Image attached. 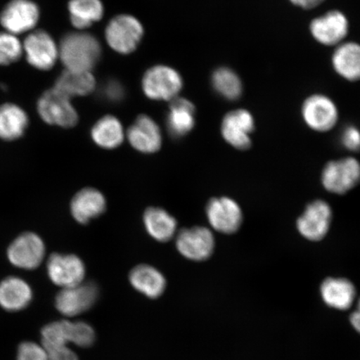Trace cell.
I'll return each mask as SVG.
<instances>
[{"instance_id":"obj_1","label":"cell","mask_w":360,"mask_h":360,"mask_svg":"<svg viewBox=\"0 0 360 360\" xmlns=\"http://www.w3.org/2000/svg\"><path fill=\"white\" fill-rule=\"evenodd\" d=\"M101 45L91 34L70 33L62 39L58 56L66 70L89 72L100 60Z\"/></svg>"},{"instance_id":"obj_2","label":"cell","mask_w":360,"mask_h":360,"mask_svg":"<svg viewBox=\"0 0 360 360\" xmlns=\"http://www.w3.org/2000/svg\"><path fill=\"white\" fill-rule=\"evenodd\" d=\"M37 110L40 118L49 124L72 128L78 123V114L70 98L55 88L47 90L39 98Z\"/></svg>"},{"instance_id":"obj_3","label":"cell","mask_w":360,"mask_h":360,"mask_svg":"<svg viewBox=\"0 0 360 360\" xmlns=\"http://www.w3.org/2000/svg\"><path fill=\"white\" fill-rule=\"evenodd\" d=\"M323 186L328 192L345 195L360 183V163L353 157L328 162L321 174Z\"/></svg>"},{"instance_id":"obj_4","label":"cell","mask_w":360,"mask_h":360,"mask_svg":"<svg viewBox=\"0 0 360 360\" xmlns=\"http://www.w3.org/2000/svg\"><path fill=\"white\" fill-rule=\"evenodd\" d=\"M39 8L31 0H11L0 13V25L15 35L32 32L39 20Z\"/></svg>"},{"instance_id":"obj_5","label":"cell","mask_w":360,"mask_h":360,"mask_svg":"<svg viewBox=\"0 0 360 360\" xmlns=\"http://www.w3.org/2000/svg\"><path fill=\"white\" fill-rule=\"evenodd\" d=\"M332 218L330 205L321 200H315L306 207L303 214L297 219V229L306 240L321 241L330 231Z\"/></svg>"},{"instance_id":"obj_6","label":"cell","mask_w":360,"mask_h":360,"mask_svg":"<svg viewBox=\"0 0 360 360\" xmlns=\"http://www.w3.org/2000/svg\"><path fill=\"white\" fill-rule=\"evenodd\" d=\"M182 79L176 71L165 66H156L146 72L143 89L148 98L169 101L176 98L182 88Z\"/></svg>"},{"instance_id":"obj_7","label":"cell","mask_w":360,"mask_h":360,"mask_svg":"<svg viewBox=\"0 0 360 360\" xmlns=\"http://www.w3.org/2000/svg\"><path fill=\"white\" fill-rule=\"evenodd\" d=\"M22 49L27 61L35 69L46 71L55 66L58 49L55 40L45 31L30 32L22 44Z\"/></svg>"},{"instance_id":"obj_8","label":"cell","mask_w":360,"mask_h":360,"mask_svg":"<svg viewBox=\"0 0 360 360\" xmlns=\"http://www.w3.org/2000/svg\"><path fill=\"white\" fill-rule=\"evenodd\" d=\"M206 215L216 231L232 235L243 223V212L236 200L229 197L214 198L206 206Z\"/></svg>"},{"instance_id":"obj_9","label":"cell","mask_w":360,"mask_h":360,"mask_svg":"<svg viewBox=\"0 0 360 360\" xmlns=\"http://www.w3.org/2000/svg\"><path fill=\"white\" fill-rule=\"evenodd\" d=\"M301 112L305 124L317 132L328 131L339 119L335 103L323 94H313L306 98Z\"/></svg>"},{"instance_id":"obj_10","label":"cell","mask_w":360,"mask_h":360,"mask_svg":"<svg viewBox=\"0 0 360 360\" xmlns=\"http://www.w3.org/2000/svg\"><path fill=\"white\" fill-rule=\"evenodd\" d=\"M143 35L139 22L132 16L120 15L112 19L106 29L108 43L117 52L129 53L137 48Z\"/></svg>"},{"instance_id":"obj_11","label":"cell","mask_w":360,"mask_h":360,"mask_svg":"<svg viewBox=\"0 0 360 360\" xmlns=\"http://www.w3.org/2000/svg\"><path fill=\"white\" fill-rule=\"evenodd\" d=\"M45 255L41 238L34 233H25L16 238L8 249V258L15 267L32 270L38 268Z\"/></svg>"},{"instance_id":"obj_12","label":"cell","mask_w":360,"mask_h":360,"mask_svg":"<svg viewBox=\"0 0 360 360\" xmlns=\"http://www.w3.org/2000/svg\"><path fill=\"white\" fill-rule=\"evenodd\" d=\"M215 246L212 232L205 227L184 229L176 238V248L184 257L205 261L213 255Z\"/></svg>"},{"instance_id":"obj_13","label":"cell","mask_w":360,"mask_h":360,"mask_svg":"<svg viewBox=\"0 0 360 360\" xmlns=\"http://www.w3.org/2000/svg\"><path fill=\"white\" fill-rule=\"evenodd\" d=\"M47 271L55 285L66 289L83 283L86 269L77 255L53 254L48 260Z\"/></svg>"},{"instance_id":"obj_14","label":"cell","mask_w":360,"mask_h":360,"mask_svg":"<svg viewBox=\"0 0 360 360\" xmlns=\"http://www.w3.org/2000/svg\"><path fill=\"white\" fill-rule=\"evenodd\" d=\"M98 286L94 282L63 289L56 296V306L66 316H75L87 311L96 302Z\"/></svg>"},{"instance_id":"obj_15","label":"cell","mask_w":360,"mask_h":360,"mask_svg":"<svg viewBox=\"0 0 360 360\" xmlns=\"http://www.w3.org/2000/svg\"><path fill=\"white\" fill-rule=\"evenodd\" d=\"M255 119L250 111L237 110L225 115L221 133L224 141L240 150H246L252 145L250 134L255 130Z\"/></svg>"},{"instance_id":"obj_16","label":"cell","mask_w":360,"mask_h":360,"mask_svg":"<svg viewBox=\"0 0 360 360\" xmlns=\"http://www.w3.org/2000/svg\"><path fill=\"white\" fill-rule=\"evenodd\" d=\"M349 21L343 13L332 11L310 22L309 30L314 39L327 46L339 45L349 33Z\"/></svg>"},{"instance_id":"obj_17","label":"cell","mask_w":360,"mask_h":360,"mask_svg":"<svg viewBox=\"0 0 360 360\" xmlns=\"http://www.w3.org/2000/svg\"><path fill=\"white\" fill-rule=\"evenodd\" d=\"M106 200L101 191L94 188L80 191L71 201V214L76 221L87 224L105 212Z\"/></svg>"},{"instance_id":"obj_18","label":"cell","mask_w":360,"mask_h":360,"mask_svg":"<svg viewBox=\"0 0 360 360\" xmlns=\"http://www.w3.org/2000/svg\"><path fill=\"white\" fill-rule=\"evenodd\" d=\"M128 139L135 150L153 154L160 150L162 137L159 126L150 117L139 116L128 130Z\"/></svg>"},{"instance_id":"obj_19","label":"cell","mask_w":360,"mask_h":360,"mask_svg":"<svg viewBox=\"0 0 360 360\" xmlns=\"http://www.w3.org/2000/svg\"><path fill=\"white\" fill-rule=\"evenodd\" d=\"M323 302L330 308L347 310L353 305L356 297L354 283L345 278H327L321 286Z\"/></svg>"},{"instance_id":"obj_20","label":"cell","mask_w":360,"mask_h":360,"mask_svg":"<svg viewBox=\"0 0 360 360\" xmlns=\"http://www.w3.org/2000/svg\"><path fill=\"white\" fill-rule=\"evenodd\" d=\"M33 299L29 283L18 277H8L0 283V306L8 312L28 307Z\"/></svg>"},{"instance_id":"obj_21","label":"cell","mask_w":360,"mask_h":360,"mask_svg":"<svg viewBox=\"0 0 360 360\" xmlns=\"http://www.w3.org/2000/svg\"><path fill=\"white\" fill-rule=\"evenodd\" d=\"M129 281L135 290L150 299L159 298L166 289L163 274L147 264L134 267L129 274Z\"/></svg>"},{"instance_id":"obj_22","label":"cell","mask_w":360,"mask_h":360,"mask_svg":"<svg viewBox=\"0 0 360 360\" xmlns=\"http://www.w3.org/2000/svg\"><path fill=\"white\" fill-rule=\"evenodd\" d=\"M30 119L27 112L15 103H6L0 106V139L13 141L25 134Z\"/></svg>"},{"instance_id":"obj_23","label":"cell","mask_w":360,"mask_h":360,"mask_svg":"<svg viewBox=\"0 0 360 360\" xmlns=\"http://www.w3.org/2000/svg\"><path fill=\"white\" fill-rule=\"evenodd\" d=\"M336 73L346 80H360V44L354 42L338 45L332 57Z\"/></svg>"},{"instance_id":"obj_24","label":"cell","mask_w":360,"mask_h":360,"mask_svg":"<svg viewBox=\"0 0 360 360\" xmlns=\"http://www.w3.org/2000/svg\"><path fill=\"white\" fill-rule=\"evenodd\" d=\"M166 120L169 134L174 139L184 136L195 126V106L184 98H174Z\"/></svg>"},{"instance_id":"obj_25","label":"cell","mask_w":360,"mask_h":360,"mask_svg":"<svg viewBox=\"0 0 360 360\" xmlns=\"http://www.w3.org/2000/svg\"><path fill=\"white\" fill-rule=\"evenodd\" d=\"M143 224L148 235L155 240L168 242L174 236L177 221L167 211L150 207L143 214Z\"/></svg>"},{"instance_id":"obj_26","label":"cell","mask_w":360,"mask_h":360,"mask_svg":"<svg viewBox=\"0 0 360 360\" xmlns=\"http://www.w3.org/2000/svg\"><path fill=\"white\" fill-rule=\"evenodd\" d=\"M96 87V79L89 72L65 70L58 76L55 89L68 98L84 96L91 93Z\"/></svg>"},{"instance_id":"obj_27","label":"cell","mask_w":360,"mask_h":360,"mask_svg":"<svg viewBox=\"0 0 360 360\" xmlns=\"http://www.w3.org/2000/svg\"><path fill=\"white\" fill-rule=\"evenodd\" d=\"M91 136L96 145L111 150L123 143V127L115 117H103L94 126Z\"/></svg>"},{"instance_id":"obj_28","label":"cell","mask_w":360,"mask_h":360,"mask_svg":"<svg viewBox=\"0 0 360 360\" xmlns=\"http://www.w3.org/2000/svg\"><path fill=\"white\" fill-rule=\"evenodd\" d=\"M69 11L72 25L85 29L101 19L103 8L101 0H70Z\"/></svg>"},{"instance_id":"obj_29","label":"cell","mask_w":360,"mask_h":360,"mask_svg":"<svg viewBox=\"0 0 360 360\" xmlns=\"http://www.w3.org/2000/svg\"><path fill=\"white\" fill-rule=\"evenodd\" d=\"M212 84L215 91L229 101H236L243 93L242 81L235 71L219 68L214 72Z\"/></svg>"},{"instance_id":"obj_30","label":"cell","mask_w":360,"mask_h":360,"mask_svg":"<svg viewBox=\"0 0 360 360\" xmlns=\"http://www.w3.org/2000/svg\"><path fill=\"white\" fill-rule=\"evenodd\" d=\"M69 321H58L49 323L41 332L42 343L45 350L67 346L70 342Z\"/></svg>"},{"instance_id":"obj_31","label":"cell","mask_w":360,"mask_h":360,"mask_svg":"<svg viewBox=\"0 0 360 360\" xmlns=\"http://www.w3.org/2000/svg\"><path fill=\"white\" fill-rule=\"evenodd\" d=\"M24 55V49L17 36L0 32V65L8 66L19 61Z\"/></svg>"},{"instance_id":"obj_32","label":"cell","mask_w":360,"mask_h":360,"mask_svg":"<svg viewBox=\"0 0 360 360\" xmlns=\"http://www.w3.org/2000/svg\"><path fill=\"white\" fill-rule=\"evenodd\" d=\"M96 340L93 328L84 322L70 323V342L79 347H89Z\"/></svg>"},{"instance_id":"obj_33","label":"cell","mask_w":360,"mask_h":360,"mask_svg":"<svg viewBox=\"0 0 360 360\" xmlns=\"http://www.w3.org/2000/svg\"><path fill=\"white\" fill-rule=\"evenodd\" d=\"M17 360H49L46 350L33 342H24L18 349Z\"/></svg>"},{"instance_id":"obj_34","label":"cell","mask_w":360,"mask_h":360,"mask_svg":"<svg viewBox=\"0 0 360 360\" xmlns=\"http://www.w3.org/2000/svg\"><path fill=\"white\" fill-rule=\"evenodd\" d=\"M341 142L350 151L360 150V130L355 126H347L342 133Z\"/></svg>"},{"instance_id":"obj_35","label":"cell","mask_w":360,"mask_h":360,"mask_svg":"<svg viewBox=\"0 0 360 360\" xmlns=\"http://www.w3.org/2000/svg\"><path fill=\"white\" fill-rule=\"evenodd\" d=\"M49 360H79L74 351L67 346L53 349L46 350Z\"/></svg>"},{"instance_id":"obj_36","label":"cell","mask_w":360,"mask_h":360,"mask_svg":"<svg viewBox=\"0 0 360 360\" xmlns=\"http://www.w3.org/2000/svg\"><path fill=\"white\" fill-rule=\"evenodd\" d=\"M105 94L108 100L110 101H120L121 97L123 96L124 91L122 87L119 83L112 81L108 84L105 86Z\"/></svg>"},{"instance_id":"obj_37","label":"cell","mask_w":360,"mask_h":360,"mask_svg":"<svg viewBox=\"0 0 360 360\" xmlns=\"http://www.w3.org/2000/svg\"><path fill=\"white\" fill-rule=\"evenodd\" d=\"M295 6L304 8V10H310L322 4L325 0H290Z\"/></svg>"},{"instance_id":"obj_38","label":"cell","mask_w":360,"mask_h":360,"mask_svg":"<svg viewBox=\"0 0 360 360\" xmlns=\"http://www.w3.org/2000/svg\"><path fill=\"white\" fill-rule=\"evenodd\" d=\"M350 323L354 330L360 334V299L358 301L356 309L350 315Z\"/></svg>"}]
</instances>
